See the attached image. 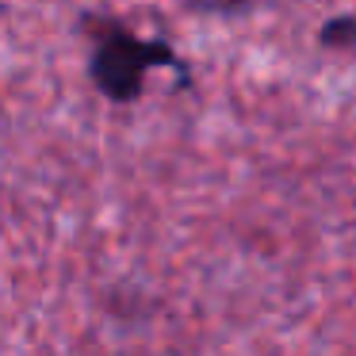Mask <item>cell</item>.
<instances>
[{
	"label": "cell",
	"instance_id": "6da1fadb",
	"mask_svg": "<svg viewBox=\"0 0 356 356\" xmlns=\"http://www.w3.org/2000/svg\"><path fill=\"white\" fill-rule=\"evenodd\" d=\"M81 27L92 39V58H88V77L96 92L111 104H134L146 88L149 70H177L180 88L192 85V70L177 54V47L161 39H142L123 19L115 16H81Z\"/></svg>",
	"mask_w": 356,
	"mask_h": 356
},
{
	"label": "cell",
	"instance_id": "7a4b0ae2",
	"mask_svg": "<svg viewBox=\"0 0 356 356\" xmlns=\"http://www.w3.org/2000/svg\"><path fill=\"white\" fill-rule=\"evenodd\" d=\"M318 47L333 54H356V12L333 16L318 27Z\"/></svg>",
	"mask_w": 356,
	"mask_h": 356
},
{
	"label": "cell",
	"instance_id": "3957f363",
	"mask_svg": "<svg viewBox=\"0 0 356 356\" xmlns=\"http://www.w3.org/2000/svg\"><path fill=\"white\" fill-rule=\"evenodd\" d=\"M261 4V0H184L188 12H200V16H234V12H245Z\"/></svg>",
	"mask_w": 356,
	"mask_h": 356
}]
</instances>
